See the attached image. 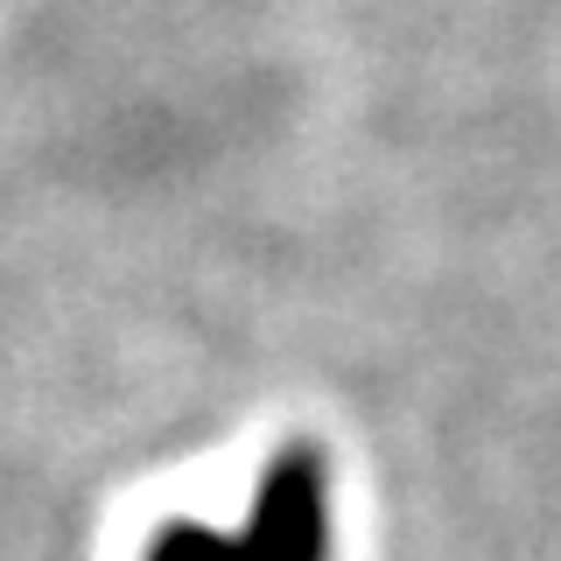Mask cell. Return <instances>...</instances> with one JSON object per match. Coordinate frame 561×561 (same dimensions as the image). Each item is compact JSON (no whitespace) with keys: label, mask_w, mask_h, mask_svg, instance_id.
I'll list each match as a JSON object with an SVG mask.
<instances>
[{"label":"cell","mask_w":561,"mask_h":561,"mask_svg":"<svg viewBox=\"0 0 561 561\" xmlns=\"http://www.w3.org/2000/svg\"><path fill=\"white\" fill-rule=\"evenodd\" d=\"M330 548V505L323 470L309 449L274 456V470L253 491V513L239 534L218 526H162L148 540V561H323Z\"/></svg>","instance_id":"6da1fadb"}]
</instances>
